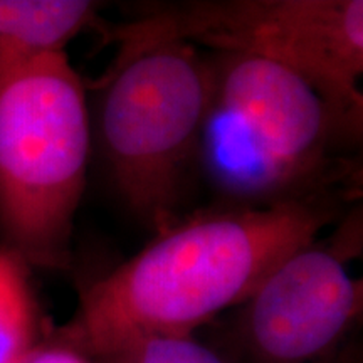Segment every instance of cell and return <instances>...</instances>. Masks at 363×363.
I'll use <instances>...</instances> for the list:
<instances>
[{"label": "cell", "mask_w": 363, "mask_h": 363, "mask_svg": "<svg viewBox=\"0 0 363 363\" xmlns=\"http://www.w3.org/2000/svg\"><path fill=\"white\" fill-rule=\"evenodd\" d=\"M360 195L222 206L179 219L86 286L78 311L54 342L98 362L140 338L192 337L246 301L276 266L342 219Z\"/></svg>", "instance_id": "6da1fadb"}, {"label": "cell", "mask_w": 363, "mask_h": 363, "mask_svg": "<svg viewBox=\"0 0 363 363\" xmlns=\"http://www.w3.org/2000/svg\"><path fill=\"white\" fill-rule=\"evenodd\" d=\"M197 169L224 207L362 194L342 153L355 136L305 78L266 59L214 54Z\"/></svg>", "instance_id": "7a4b0ae2"}, {"label": "cell", "mask_w": 363, "mask_h": 363, "mask_svg": "<svg viewBox=\"0 0 363 363\" xmlns=\"http://www.w3.org/2000/svg\"><path fill=\"white\" fill-rule=\"evenodd\" d=\"M91 145L86 86L65 51L0 74V247L26 266L69 264Z\"/></svg>", "instance_id": "3957f363"}, {"label": "cell", "mask_w": 363, "mask_h": 363, "mask_svg": "<svg viewBox=\"0 0 363 363\" xmlns=\"http://www.w3.org/2000/svg\"><path fill=\"white\" fill-rule=\"evenodd\" d=\"M103 79L91 130L118 197L158 234L180 219L197 169L211 99V65L172 39H121Z\"/></svg>", "instance_id": "277c9868"}, {"label": "cell", "mask_w": 363, "mask_h": 363, "mask_svg": "<svg viewBox=\"0 0 363 363\" xmlns=\"http://www.w3.org/2000/svg\"><path fill=\"white\" fill-rule=\"evenodd\" d=\"M108 40L172 39L276 62L305 78L355 138L362 135V0H190L138 7Z\"/></svg>", "instance_id": "5b68a950"}, {"label": "cell", "mask_w": 363, "mask_h": 363, "mask_svg": "<svg viewBox=\"0 0 363 363\" xmlns=\"http://www.w3.org/2000/svg\"><path fill=\"white\" fill-rule=\"evenodd\" d=\"M362 208L340 219L272 269L225 321L219 345L227 363H330L353 342L362 320V279L350 261L362 254Z\"/></svg>", "instance_id": "8992f818"}, {"label": "cell", "mask_w": 363, "mask_h": 363, "mask_svg": "<svg viewBox=\"0 0 363 363\" xmlns=\"http://www.w3.org/2000/svg\"><path fill=\"white\" fill-rule=\"evenodd\" d=\"M86 0H0V74L38 57L65 51L86 27L98 24Z\"/></svg>", "instance_id": "52a82bcc"}, {"label": "cell", "mask_w": 363, "mask_h": 363, "mask_svg": "<svg viewBox=\"0 0 363 363\" xmlns=\"http://www.w3.org/2000/svg\"><path fill=\"white\" fill-rule=\"evenodd\" d=\"M35 301L27 266L0 247V363H16L34 347Z\"/></svg>", "instance_id": "ba28073f"}, {"label": "cell", "mask_w": 363, "mask_h": 363, "mask_svg": "<svg viewBox=\"0 0 363 363\" xmlns=\"http://www.w3.org/2000/svg\"><path fill=\"white\" fill-rule=\"evenodd\" d=\"M98 363H227L194 337H147L126 343Z\"/></svg>", "instance_id": "9c48e42d"}, {"label": "cell", "mask_w": 363, "mask_h": 363, "mask_svg": "<svg viewBox=\"0 0 363 363\" xmlns=\"http://www.w3.org/2000/svg\"><path fill=\"white\" fill-rule=\"evenodd\" d=\"M16 363H98L93 358L84 357L83 353L72 350L65 345L56 342L43 345V347H33L27 350Z\"/></svg>", "instance_id": "30bf717a"}, {"label": "cell", "mask_w": 363, "mask_h": 363, "mask_svg": "<svg viewBox=\"0 0 363 363\" xmlns=\"http://www.w3.org/2000/svg\"><path fill=\"white\" fill-rule=\"evenodd\" d=\"M330 363H362V353L355 340L348 343Z\"/></svg>", "instance_id": "8fae6325"}]
</instances>
